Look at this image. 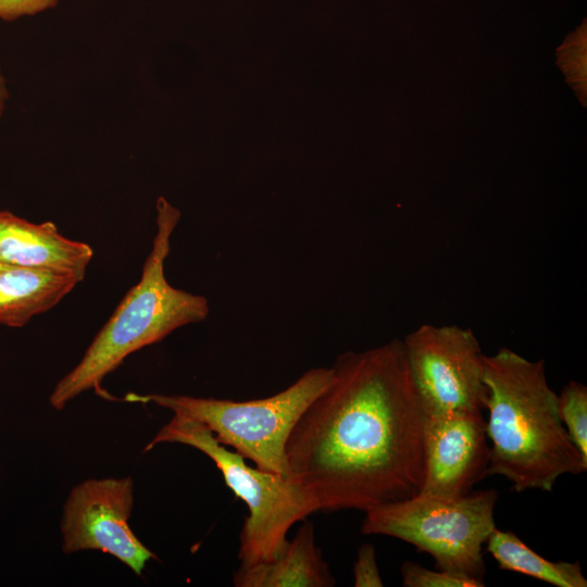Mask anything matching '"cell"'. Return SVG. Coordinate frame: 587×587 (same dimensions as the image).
Returning a JSON list of instances; mask_svg holds the SVG:
<instances>
[{"label": "cell", "mask_w": 587, "mask_h": 587, "mask_svg": "<svg viewBox=\"0 0 587 587\" xmlns=\"http://www.w3.org/2000/svg\"><path fill=\"white\" fill-rule=\"evenodd\" d=\"M236 587H333L336 580L315 542V530L305 521L280 554L264 562L239 565Z\"/></svg>", "instance_id": "8fae6325"}, {"label": "cell", "mask_w": 587, "mask_h": 587, "mask_svg": "<svg viewBox=\"0 0 587 587\" xmlns=\"http://www.w3.org/2000/svg\"><path fill=\"white\" fill-rule=\"evenodd\" d=\"M92 255L89 245L64 237L52 222L0 211V262L70 274L80 283Z\"/></svg>", "instance_id": "30bf717a"}, {"label": "cell", "mask_w": 587, "mask_h": 587, "mask_svg": "<svg viewBox=\"0 0 587 587\" xmlns=\"http://www.w3.org/2000/svg\"><path fill=\"white\" fill-rule=\"evenodd\" d=\"M179 218L180 212L160 197L157 232L140 280L122 299L78 364L55 385L49 398L55 410H62L90 389L110 399L101 383L129 354L163 340L182 326L202 322L209 315L205 297L175 288L165 277L164 263Z\"/></svg>", "instance_id": "3957f363"}, {"label": "cell", "mask_w": 587, "mask_h": 587, "mask_svg": "<svg viewBox=\"0 0 587 587\" xmlns=\"http://www.w3.org/2000/svg\"><path fill=\"white\" fill-rule=\"evenodd\" d=\"M482 411L425 417L424 480L419 494L437 498L467 495L488 476L490 447Z\"/></svg>", "instance_id": "9c48e42d"}, {"label": "cell", "mask_w": 587, "mask_h": 587, "mask_svg": "<svg viewBox=\"0 0 587 587\" xmlns=\"http://www.w3.org/2000/svg\"><path fill=\"white\" fill-rule=\"evenodd\" d=\"M484 382L491 442L488 476L504 477L515 492L551 491L561 476L587 470L561 421L542 360L500 348L484 354Z\"/></svg>", "instance_id": "7a4b0ae2"}, {"label": "cell", "mask_w": 587, "mask_h": 587, "mask_svg": "<svg viewBox=\"0 0 587 587\" xmlns=\"http://www.w3.org/2000/svg\"><path fill=\"white\" fill-rule=\"evenodd\" d=\"M404 587H483L485 582L463 577L450 572L429 570L413 561H405L400 567Z\"/></svg>", "instance_id": "9a60e30c"}, {"label": "cell", "mask_w": 587, "mask_h": 587, "mask_svg": "<svg viewBox=\"0 0 587 587\" xmlns=\"http://www.w3.org/2000/svg\"><path fill=\"white\" fill-rule=\"evenodd\" d=\"M558 408L566 433L585 460H587V388L571 380L558 395Z\"/></svg>", "instance_id": "5bb4252c"}, {"label": "cell", "mask_w": 587, "mask_h": 587, "mask_svg": "<svg viewBox=\"0 0 587 587\" xmlns=\"http://www.w3.org/2000/svg\"><path fill=\"white\" fill-rule=\"evenodd\" d=\"M402 344L426 416L486 409L484 353L471 328L423 324Z\"/></svg>", "instance_id": "52a82bcc"}, {"label": "cell", "mask_w": 587, "mask_h": 587, "mask_svg": "<svg viewBox=\"0 0 587 587\" xmlns=\"http://www.w3.org/2000/svg\"><path fill=\"white\" fill-rule=\"evenodd\" d=\"M485 546L501 570L527 575L557 587L587 586L578 561H549L511 530L496 527Z\"/></svg>", "instance_id": "4fadbf2b"}, {"label": "cell", "mask_w": 587, "mask_h": 587, "mask_svg": "<svg viewBox=\"0 0 587 587\" xmlns=\"http://www.w3.org/2000/svg\"><path fill=\"white\" fill-rule=\"evenodd\" d=\"M332 367H313L282 391L261 399L235 401L183 395H128L127 401L155 403L205 425L216 440L254 466L288 476L286 446L312 401L333 382Z\"/></svg>", "instance_id": "5b68a950"}, {"label": "cell", "mask_w": 587, "mask_h": 587, "mask_svg": "<svg viewBox=\"0 0 587 587\" xmlns=\"http://www.w3.org/2000/svg\"><path fill=\"white\" fill-rule=\"evenodd\" d=\"M330 367L332 384L287 441L288 477L324 512H365L417 495L426 415L402 340L341 353Z\"/></svg>", "instance_id": "6da1fadb"}, {"label": "cell", "mask_w": 587, "mask_h": 587, "mask_svg": "<svg viewBox=\"0 0 587 587\" xmlns=\"http://www.w3.org/2000/svg\"><path fill=\"white\" fill-rule=\"evenodd\" d=\"M79 283L70 274L0 262V324L23 327Z\"/></svg>", "instance_id": "7c38bea8"}, {"label": "cell", "mask_w": 587, "mask_h": 587, "mask_svg": "<svg viewBox=\"0 0 587 587\" xmlns=\"http://www.w3.org/2000/svg\"><path fill=\"white\" fill-rule=\"evenodd\" d=\"M170 442L190 446L209 457L226 486L248 509L239 535L240 565L271 561L288 542L291 526L319 510L314 497L288 476L252 467L246 459L220 444L202 423L174 414L155 434L145 452Z\"/></svg>", "instance_id": "277c9868"}, {"label": "cell", "mask_w": 587, "mask_h": 587, "mask_svg": "<svg viewBox=\"0 0 587 587\" xmlns=\"http://www.w3.org/2000/svg\"><path fill=\"white\" fill-rule=\"evenodd\" d=\"M9 93L5 85L4 76L0 70V117L4 111L5 102L8 100Z\"/></svg>", "instance_id": "ac0fdd59"}, {"label": "cell", "mask_w": 587, "mask_h": 587, "mask_svg": "<svg viewBox=\"0 0 587 587\" xmlns=\"http://www.w3.org/2000/svg\"><path fill=\"white\" fill-rule=\"evenodd\" d=\"M59 0H0V18L15 21L24 15H34L54 8Z\"/></svg>", "instance_id": "e0dca14e"}, {"label": "cell", "mask_w": 587, "mask_h": 587, "mask_svg": "<svg viewBox=\"0 0 587 587\" xmlns=\"http://www.w3.org/2000/svg\"><path fill=\"white\" fill-rule=\"evenodd\" d=\"M353 585L355 587H383L384 583L378 570L375 547L363 544L353 565Z\"/></svg>", "instance_id": "2e32d148"}, {"label": "cell", "mask_w": 587, "mask_h": 587, "mask_svg": "<svg viewBox=\"0 0 587 587\" xmlns=\"http://www.w3.org/2000/svg\"><path fill=\"white\" fill-rule=\"evenodd\" d=\"M495 489L455 498L417 494L366 510L361 533L403 540L428 553L436 569L484 582L483 548L496 528Z\"/></svg>", "instance_id": "8992f818"}, {"label": "cell", "mask_w": 587, "mask_h": 587, "mask_svg": "<svg viewBox=\"0 0 587 587\" xmlns=\"http://www.w3.org/2000/svg\"><path fill=\"white\" fill-rule=\"evenodd\" d=\"M134 505L130 477L87 479L75 486L64 504L61 521L65 553L99 550L140 575L155 559L133 533L128 520Z\"/></svg>", "instance_id": "ba28073f"}]
</instances>
